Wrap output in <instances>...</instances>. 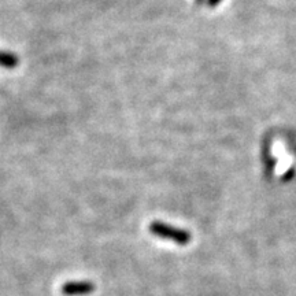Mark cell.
Masks as SVG:
<instances>
[{
  "mask_svg": "<svg viewBox=\"0 0 296 296\" xmlns=\"http://www.w3.org/2000/svg\"><path fill=\"white\" fill-rule=\"evenodd\" d=\"M18 64V58L14 54L10 52L0 51V66L7 67V69H13Z\"/></svg>",
  "mask_w": 296,
  "mask_h": 296,
  "instance_id": "3957f363",
  "label": "cell"
},
{
  "mask_svg": "<svg viewBox=\"0 0 296 296\" xmlns=\"http://www.w3.org/2000/svg\"><path fill=\"white\" fill-rule=\"evenodd\" d=\"M292 174H293V170H292V169H291V170H289V172L287 173V177H283V180H284V181L291 180V178H292Z\"/></svg>",
  "mask_w": 296,
  "mask_h": 296,
  "instance_id": "277c9868",
  "label": "cell"
},
{
  "mask_svg": "<svg viewBox=\"0 0 296 296\" xmlns=\"http://www.w3.org/2000/svg\"><path fill=\"white\" fill-rule=\"evenodd\" d=\"M221 2V0H209L207 3H209V6H211V7H214V6H217Z\"/></svg>",
  "mask_w": 296,
  "mask_h": 296,
  "instance_id": "5b68a950",
  "label": "cell"
},
{
  "mask_svg": "<svg viewBox=\"0 0 296 296\" xmlns=\"http://www.w3.org/2000/svg\"><path fill=\"white\" fill-rule=\"evenodd\" d=\"M150 232L162 239H169L180 245H187L191 241V233L188 231L174 227L163 222H152L150 225Z\"/></svg>",
  "mask_w": 296,
  "mask_h": 296,
  "instance_id": "6da1fadb",
  "label": "cell"
},
{
  "mask_svg": "<svg viewBox=\"0 0 296 296\" xmlns=\"http://www.w3.org/2000/svg\"><path fill=\"white\" fill-rule=\"evenodd\" d=\"M60 291L66 296L88 295L95 291V284L90 281H69L62 285Z\"/></svg>",
  "mask_w": 296,
  "mask_h": 296,
  "instance_id": "7a4b0ae2",
  "label": "cell"
}]
</instances>
